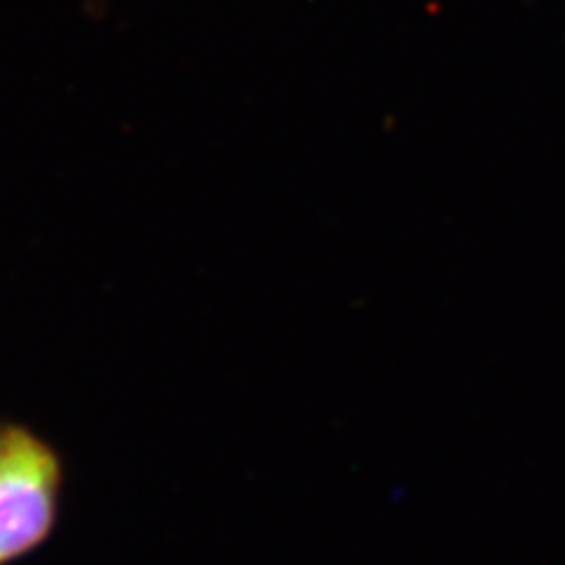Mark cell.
Returning a JSON list of instances; mask_svg holds the SVG:
<instances>
[{
    "mask_svg": "<svg viewBox=\"0 0 565 565\" xmlns=\"http://www.w3.org/2000/svg\"><path fill=\"white\" fill-rule=\"evenodd\" d=\"M60 467L33 436L0 429V565L33 550L55 516Z\"/></svg>",
    "mask_w": 565,
    "mask_h": 565,
    "instance_id": "1",
    "label": "cell"
}]
</instances>
